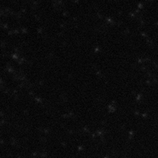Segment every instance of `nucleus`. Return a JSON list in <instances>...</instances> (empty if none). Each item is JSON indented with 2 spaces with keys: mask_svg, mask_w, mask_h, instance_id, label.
<instances>
[]
</instances>
